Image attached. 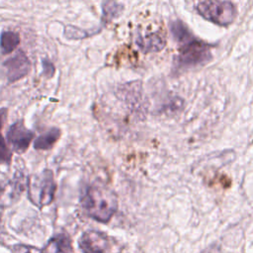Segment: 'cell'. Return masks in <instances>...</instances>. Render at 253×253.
<instances>
[{"label":"cell","instance_id":"6da1fadb","mask_svg":"<svg viewBox=\"0 0 253 253\" xmlns=\"http://www.w3.org/2000/svg\"><path fill=\"white\" fill-rule=\"evenodd\" d=\"M80 202L85 212L100 222H108L118 209L116 195L110 189L99 185L86 187Z\"/></svg>","mask_w":253,"mask_h":253},{"label":"cell","instance_id":"7a4b0ae2","mask_svg":"<svg viewBox=\"0 0 253 253\" xmlns=\"http://www.w3.org/2000/svg\"><path fill=\"white\" fill-rule=\"evenodd\" d=\"M179 43L181 46L175 60L179 68L195 67L208 62L211 57L210 45L195 38L192 33L180 41Z\"/></svg>","mask_w":253,"mask_h":253},{"label":"cell","instance_id":"3957f363","mask_svg":"<svg viewBox=\"0 0 253 253\" xmlns=\"http://www.w3.org/2000/svg\"><path fill=\"white\" fill-rule=\"evenodd\" d=\"M28 196L38 208L48 206L55 194L56 183L51 170L44 169L39 174L30 176L27 183Z\"/></svg>","mask_w":253,"mask_h":253},{"label":"cell","instance_id":"277c9868","mask_svg":"<svg viewBox=\"0 0 253 253\" xmlns=\"http://www.w3.org/2000/svg\"><path fill=\"white\" fill-rule=\"evenodd\" d=\"M197 11L204 19L222 27L229 26L237 14L231 2L221 0H203L197 5Z\"/></svg>","mask_w":253,"mask_h":253},{"label":"cell","instance_id":"5b68a950","mask_svg":"<svg viewBox=\"0 0 253 253\" xmlns=\"http://www.w3.org/2000/svg\"><path fill=\"white\" fill-rule=\"evenodd\" d=\"M28 180L23 172H16L11 179H0V207L15 204L27 187Z\"/></svg>","mask_w":253,"mask_h":253},{"label":"cell","instance_id":"8992f818","mask_svg":"<svg viewBox=\"0 0 253 253\" xmlns=\"http://www.w3.org/2000/svg\"><path fill=\"white\" fill-rule=\"evenodd\" d=\"M34 132L27 128L23 121L15 122L7 131V140L17 153L25 152L34 138Z\"/></svg>","mask_w":253,"mask_h":253},{"label":"cell","instance_id":"52a82bcc","mask_svg":"<svg viewBox=\"0 0 253 253\" xmlns=\"http://www.w3.org/2000/svg\"><path fill=\"white\" fill-rule=\"evenodd\" d=\"M6 75L9 82H15L25 77L31 69V61L22 50H18L15 55L4 62Z\"/></svg>","mask_w":253,"mask_h":253},{"label":"cell","instance_id":"ba28073f","mask_svg":"<svg viewBox=\"0 0 253 253\" xmlns=\"http://www.w3.org/2000/svg\"><path fill=\"white\" fill-rule=\"evenodd\" d=\"M78 243L83 253H106L109 248L107 235L97 230L84 232Z\"/></svg>","mask_w":253,"mask_h":253},{"label":"cell","instance_id":"9c48e42d","mask_svg":"<svg viewBox=\"0 0 253 253\" xmlns=\"http://www.w3.org/2000/svg\"><path fill=\"white\" fill-rule=\"evenodd\" d=\"M135 42L143 52H157L165 46L166 39L161 31L145 32L137 35Z\"/></svg>","mask_w":253,"mask_h":253},{"label":"cell","instance_id":"30bf717a","mask_svg":"<svg viewBox=\"0 0 253 253\" xmlns=\"http://www.w3.org/2000/svg\"><path fill=\"white\" fill-rule=\"evenodd\" d=\"M118 96L135 111H139L142 108L143 100L140 82H129L122 85L118 90Z\"/></svg>","mask_w":253,"mask_h":253},{"label":"cell","instance_id":"8fae6325","mask_svg":"<svg viewBox=\"0 0 253 253\" xmlns=\"http://www.w3.org/2000/svg\"><path fill=\"white\" fill-rule=\"evenodd\" d=\"M42 251V253H72L71 239L65 233H58L49 239Z\"/></svg>","mask_w":253,"mask_h":253},{"label":"cell","instance_id":"7c38bea8","mask_svg":"<svg viewBox=\"0 0 253 253\" xmlns=\"http://www.w3.org/2000/svg\"><path fill=\"white\" fill-rule=\"evenodd\" d=\"M60 129L57 127H51L44 133L38 136L34 141V147L40 150L50 149L60 136Z\"/></svg>","mask_w":253,"mask_h":253},{"label":"cell","instance_id":"4fadbf2b","mask_svg":"<svg viewBox=\"0 0 253 253\" xmlns=\"http://www.w3.org/2000/svg\"><path fill=\"white\" fill-rule=\"evenodd\" d=\"M20 43L19 34L13 31H5L0 36V48L2 53H10Z\"/></svg>","mask_w":253,"mask_h":253},{"label":"cell","instance_id":"5bb4252c","mask_svg":"<svg viewBox=\"0 0 253 253\" xmlns=\"http://www.w3.org/2000/svg\"><path fill=\"white\" fill-rule=\"evenodd\" d=\"M6 118H7V109L6 108L0 109V163L1 164L9 163L12 158V152L9 149V147L1 133V129L4 125V122L6 121Z\"/></svg>","mask_w":253,"mask_h":253},{"label":"cell","instance_id":"9a60e30c","mask_svg":"<svg viewBox=\"0 0 253 253\" xmlns=\"http://www.w3.org/2000/svg\"><path fill=\"white\" fill-rule=\"evenodd\" d=\"M102 11L103 21L110 22L121 15L123 11V5L117 0H105L102 5Z\"/></svg>","mask_w":253,"mask_h":253},{"label":"cell","instance_id":"2e32d148","mask_svg":"<svg viewBox=\"0 0 253 253\" xmlns=\"http://www.w3.org/2000/svg\"><path fill=\"white\" fill-rule=\"evenodd\" d=\"M65 37L71 40H79V39H84L86 37H88V33H86L85 31L76 28V27H72V26H68L65 28L64 31Z\"/></svg>","mask_w":253,"mask_h":253},{"label":"cell","instance_id":"e0dca14e","mask_svg":"<svg viewBox=\"0 0 253 253\" xmlns=\"http://www.w3.org/2000/svg\"><path fill=\"white\" fill-rule=\"evenodd\" d=\"M13 252L14 253H42V251L37 247L30 246V245H23V244L15 245L13 247Z\"/></svg>","mask_w":253,"mask_h":253},{"label":"cell","instance_id":"ac0fdd59","mask_svg":"<svg viewBox=\"0 0 253 253\" xmlns=\"http://www.w3.org/2000/svg\"><path fill=\"white\" fill-rule=\"evenodd\" d=\"M42 69H43V73L47 77H52V75L55 72L54 65L48 59H43L42 60Z\"/></svg>","mask_w":253,"mask_h":253},{"label":"cell","instance_id":"d6986e66","mask_svg":"<svg viewBox=\"0 0 253 253\" xmlns=\"http://www.w3.org/2000/svg\"><path fill=\"white\" fill-rule=\"evenodd\" d=\"M201 253H217V247H216V246L209 247V248H207L206 250H204V251L201 252Z\"/></svg>","mask_w":253,"mask_h":253}]
</instances>
